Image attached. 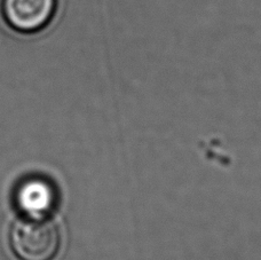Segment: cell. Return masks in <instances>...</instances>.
Listing matches in <instances>:
<instances>
[{
  "label": "cell",
  "mask_w": 261,
  "mask_h": 260,
  "mask_svg": "<svg viewBox=\"0 0 261 260\" xmlns=\"http://www.w3.org/2000/svg\"><path fill=\"white\" fill-rule=\"evenodd\" d=\"M9 247L18 260H53L61 248L58 224L46 218L21 217L13 222Z\"/></svg>",
  "instance_id": "obj_1"
},
{
  "label": "cell",
  "mask_w": 261,
  "mask_h": 260,
  "mask_svg": "<svg viewBox=\"0 0 261 260\" xmlns=\"http://www.w3.org/2000/svg\"><path fill=\"white\" fill-rule=\"evenodd\" d=\"M58 8V0H2L5 22L20 34H36L47 27Z\"/></svg>",
  "instance_id": "obj_2"
},
{
  "label": "cell",
  "mask_w": 261,
  "mask_h": 260,
  "mask_svg": "<svg viewBox=\"0 0 261 260\" xmlns=\"http://www.w3.org/2000/svg\"><path fill=\"white\" fill-rule=\"evenodd\" d=\"M14 203L23 217L46 218L57 203L54 185L44 176H27L16 186Z\"/></svg>",
  "instance_id": "obj_3"
}]
</instances>
